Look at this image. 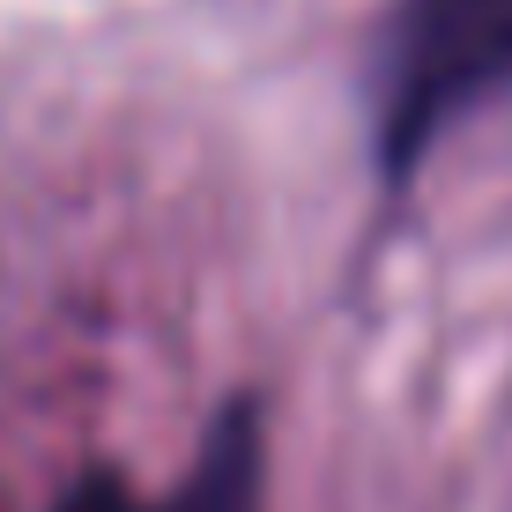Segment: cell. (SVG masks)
<instances>
[{
  "label": "cell",
  "instance_id": "2",
  "mask_svg": "<svg viewBox=\"0 0 512 512\" xmlns=\"http://www.w3.org/2000/svg\"><path fill=\"white\" fill-rule=\"evenodd\" d=\"M260 475H268V453H260V416L253 401H231L201 438V461L179 490H171L156 512H260Z\"/></svg>",
  "mask_w": 512,
  "mask_h": 512
},
{
  "label": "cell",
  "instance_id": "3",
  "mask_svg": "<svg viewBox=\"0 0 512 512\" xmlns=\"http://www.w3.org/2000/svg\"><path fill=\"white\" fill-rule=\"evenodd\" d=\"M60 512H141V505L112 483V475H82V483L60 498Z\"/></svg>",
  "mask_w": 512,
  "mask_h": 512
},
{
  "label": "cell",
  "instance_id": "1",
  "mask_svg": "<svg viewBox=\"0 0 512 512\" xmlns=\"http://www.w3.org/2000/svg\"><path fill=\"white\" fill-rule=\"evenodd\" d=\"M512 75V0H401L379 67V171L409 186L431 141Z\"/></svg>",
  "mask_w": 512,
  "mask_h": 512
}]
</instances>
